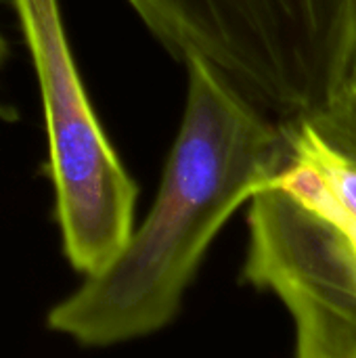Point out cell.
Listing matches in <instances>:
<instances>
[{
    "mask_svg": "<svg viewBox=\"0 0 356 358\" xmlns=\"http://www.w3.org/2000/svg\"><path fill=\"white\" fill-rule=\"evenodd\" d=\"M332 145L356 162V78L319 115L308 120Z\"/></svg>",
    "mask_w": 356,
    "mask_h": 358,
    "instance_id": "cell-6",
    "label": "cell"
},
{
    "mask_svg": "<svg viewBox=\"0 0 356 358\" xmlns=\"http://www.w3.org/2000/svg\"><path fill=\"white\" fill-rule=\"evenodd\" d=\"M185 65V113L149 214L107 268L48 310V329L80 346L126 344L170 325L220 229L292 162L283 122L204 61Z\"/></svg>",
    "mask_w": 356,
    "mask_h": 358,
    "instance_id": "cell-1",
    "label": "cell"
},
{
    "mask_svg": "<svg viewBox=\"0 0 356 358\" xmlns=\"http://www.w3.org/2000/svg\"><path fill=\"white\" fill-rule=\"evenodd\" d=\"M13 6L38 80L48 147L44 168L61 248L86 279L107 268L130 241L138 187L90 105L59 0H13Z\"/></svg>",
    "mask_w": 356,
    "mask_h": 358,
    "instance_id": "cell-3",
    "label": "cell"
},
{
    "mask_svg": "<svg viewBox=\"0 0 356 358\" xmlns=\"http://www.w3.org/2000/svg\"><path fill=\"white\" fill-rule=\"evenodd\" d=\"M285 124V122H283ZM287 136L292 155L313 164L327 180L346 224L356 222V162L332 145L308 120L290 122ZM344 224V227H346Z\"/></svg>",
    "mask_w": 356,
    "mask_h": 358,
    "instance_id": "cell-5",
    "label": "cell"
},
{
    "mask_svg": "<svg viewBox=\"0 0 356 358\" xmlns=\"http://www.w3.org/2000/svg\"><path fill=\"white\" fill-rule=\"evenodd\" d=\"M243 281L273 292L296 327V358H356V222L332 224L281 189L250 201Z\"/></svg>",
    "mask_w": 356,
    "mask_h": 358,
    "instance_id": "cell-4",
    "label": "cell"
},
{
    "mask_svg": "<svg viewBox=\"0 0 356 358\" xmlns=\"http://www.w3.org/2000/svg\"><path fill=\"white\" fill-rule=\"evenodd\" d=\"M4 59H6V42H4V36H2V31H0V67H2Z\"/></svg>",
    "mask_w": 356,
    "mask_h": 358,
    "instance_id": "cell-7",
    "label": "cell"
},
{
    "mask_svg": "<svg viewBox=\"0 0 356 358\" xmlns=\"http://www.w3.org/2000/svg\"><path fill=\"white\" fill-rule=\"evenodd\" d=\"M178 61H204L279 122L325 111L356 78V0H126Z\"/></svg>",
    "mask_w": 356,
    "mask_h": 358,
    "instance_id": "cell-2",
    "label": "cell"
}]
</instances>
